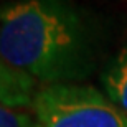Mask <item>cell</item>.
<instances>
[{
  "mask_svg": "<svg viewBox=\"0 0 127 127\" xmlns=\"http://www.w3.org/2000/svg\"><path fill=\"white\" fill-rule=\"evenodd\" d=\"M91 35L66 0H20L0 7V58L48 84L89 73Z\"/></svg>",
  "mask_w": 127,
  "mask_h": 127,
  "instance_id": "6da1fadb",
  "label": "cell"
},
{
  "mask_svg": "<svg viewBox=\"0 0 127 127\" xmlns=\"http://www.w3.org/2000/svg\"><path fill=\"white\" fill-rule=\"evenodd\" d=\"M32 109L40 127H127V114L91 86L46 84Z\"/></svg>",
  "mask_w": 127,
  "mask_h": 127,
  "instance_id": "7a4b0ae2",
  "label": "cell"
},
{
  "mask_svg": "<svg viewBox=\"0 0 127 127\" xmlns=\"http://www.w3.org/2000/svg\"><path fill=\"white\" fill-rule=\"evenodd\" d=\"M35 94V79L13 69L0 58V104L12 109L32 107Z\"/></svg>",
  "mask_w": 127,
  "mask_h": 127,
  "instance_id": "3957f363",
  "label": "cell"
},
{
  "mask_svg": "<svg viewBox=\"0 0 127 127\" xmlns=\"http://www.w3.org/2000/svg\"><path fill=\"white\" fill-rule=\"evenodd\" d=\"M101 81L107 97L127 114V48L109 63Z\"/></svg>",
  "mask_w": 127,
  "mask_h": 127,
  "instance_id": "277c9868",
  "label": "cell"
},
{
  "mask_svg": "<svg viewBox=\"0 0 127 127\" xmlns=\"http://www.w3.org/2000/svg\"><path fill=\"white\" fill-rule=\"evenodd\" d=\"M0 127H40V124L36 119L0 104Z\"/></svg>",
  "mask_w": 127,
  "mask_h": 127,
  "instance_id": "5b68a950",
  "label": "cell"
}]
</instances>
